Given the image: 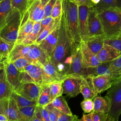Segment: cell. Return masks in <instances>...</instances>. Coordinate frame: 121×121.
<instances>
[{"instance_id":"6da1fadb","label":"cell","mask_w":121,"mask_h":121,"mask_svg":"<svg viewBox=\"0 0 121 121\" xmlns=\"http://www.w3.org/2000/svg\"><path fill=\"white\" fill-rule=\"evenodd\" d=\"M49 60L59 72L64 76L67 75L71 63L72 56L70 42L62 11L60 21L57 41Z\"/></svg>"},{"instance_id":"7a4b0ae2","label":"cell","mask_w":121,"mask_h":121,"mask_svg":"<svg viewBox=\"0 0 121 121\" xmlns=\"http://www.w3.org/2000/svg\"><path fill=\"white\" fill-rule=\"evenodd\" d=\"M62 11L64 14L66 28L71 44V54L80 47L78 6L69 0H62Z\"/></svg>"},{"instance_id":"3957f363","label":"cell","mask_w":121,"mask_h":121,"mask_svg":"<svg viewBox=\"0 0 121 121\" xmlns=\"http://www.w3.org/2000/svg\"><path fill=\"white\" fill-rule=\"evenodd\" d=\"M22 19L20 11L16 9L12 8L3 26L0 29V36L8 42L15 44Z\"/></svg>"},{"instance_id":"277c9868","label":"cell","mask_w":121,"mask_h":121,"mask_svg":"<svg viewBox=\"0 0 121 121\" xmlns=\"http://www.w3.org/2000/svg\"><path fill=\"white\" fill-rule=\"evenodd\" d=\"M98 14L104 35L110 38L121 32V18L115 9H109Z\"/></svg>"},{"instance_id":"5b68a950","label":"cell","mask_w":121,"mask_h":121,"mask_svg":"<svg viewBox=\"0 0 121 121\" xmlns=\"http://www.w3.org/2000/svg\"><path fill=\"white\" fill-rule=\"evenodd\" d=\"M105 95L110 99L111 107L105 121H118L121 114V76L113 80Z\"/></svg>"},{"instance_id":"8992f818","label":"cell","mask_w":121,"mask_h":121,"mask_svg":"<svg viewBox=\"0 0 121 121\" xmlns=\"http://www.w3.org/2000/svg\"><path fill=\"white\" fill-rule=\"evenodd\" d=\"M0 113L5 115L9 121H20L19 110L11 95L0 99Z\"/></svg>"},{"instance_id":"52a82bcc","label":"cell","mask_w":121,"mask_h":121,"mask_svg":"<svg viewBox=\"0 0 121 121\" xmlns=\"http://www.w3.org/2000/svg\"><path fill=\"white\" fill-rule=\"evenodd\" d=\"M82 76L67 75L63 80V94L74 97L80 93V85Z\"/></svg>"},{"instance_id":"ba28073f","label":"cell","mask_w":121,"mask_h":121,"mask_svg":"<svg viewBox=\"0 0 121 121\" xmlns=\"http://www.w3.org/2000/svg\"><path fill=\"white\" fill-rule=\"evenodd\" d=\"M42 90V87L35 82L21 84L14 92L28 100L37 101Z\"/></svg>"},{"instance_id":"9c48e42d","label":"cell","mask_w":121,"mask_h":121,"mask_svg":"<svg viewBox=\"0 0 121 121\" xmlns=\"http://www.w3.org/2000/svg\"><path fill=\"white\" fill-rule=\"evenodd\" d=\"M88 37L104 35L98 14L93 7L89 8L88 14Z\"/></svg>"},{"instance_id":"30bf717a","label":"cell","mask_w":121,"mask_h":121,"mask_svg":"<svg viewBox=\"0 0 121 121\" xmlns=\"http://www.w3.org/2000/svg\"><path fill=\"white\" fill-rule=\"evenodd\" d=\"M3 62L6 80L13 91H15L21 85L18 80L19 71L12 62L8 61L5 59Z\"/></svg>"},{"instance_id":"8fae6325","label":"cell","mask_w":121,"mask_h":121,"mask_svg":"<svg viewBox=\"0 0 121 121\" xmlns=\"http://www.w3.org/2000/svg\"><path fill=\"white\" fill-rule=\"evenodd\" d=\"M43 79L45 85H49L55 81H61L67 76L59 72L49 60L43 66Z\"/></svg>"},{"instance_id":"7c38bea8","label":"cell","mask_w":121,"mask_h":121,"mask_svg":"<svg viewBox=\"0 0 121 121\" xmlns=\"http://www.w3.org/2000/svg\"><path fill=\"white\" fill-rule=\"evenodd\" d=\"M26 58L30 63L38 64L41 66H43L50 59L44 51L36 43L32 44Z\"/></svg>"},{"instance_id":"4fadbf2b","label":"cell","mask_w":121,"mask_h":121,"mask_svg":"<svg viewBox=\"0 0 121 121\" xmlns=\"http://www.w3.org/2000/svg\"><path fill=\"white\" fill-rule=\"evenodd\" d=\"M89 8L85 6H78V25L81 41L85 42L88 37V14Z\"/></svg>"},{"instance_id":"5bb4252c","label":"cell","mask_w":121,"mask_h":121,"mask_svg":"<svg viewBox=\"0 0 121 121\" xmlns=\"http://www.w3.org/2000/svg\"><path fill=\"white\" fill-rule=\"evenodd\" d=\"M49 0H34L28 9L29 18L34 22L41 21L44 17V9Z\"/></svg>"},{"instance_id":"9a60e30c","label":"cell","mask_w":121,"mask_h":121,"mask_svg":"<svg viewBox=\"0 0 121 121\" xmlns=\"http://www.w3.org/2000/svg\"><path fill=\"white\" fill-rule=\"evenodd\" d=\"M80 49L84 68L96 67L101 63L96 55L91 51L83 41H81V43Z\"/></svg>"},{"instance_id":"2e32d148","label":"cell","mask_w":121,"mask_h":121,"mask_svg":"<svg viewBox=\"0 0 121 121\" xmlns=\"http://www.w3.org/2000/svg\"><path fill=\"white\" fill-rule=\"evenodd\" d=\"M59 28V25L38 44L49 58L55 48L57 41Z\"/></svg>"},{"instance_id":"e0dca14e","label":"cell","mask_w":121,"mask_h":121,"mask_svg":"<svg viewBox=\"0 0 121 121\" xmlns=\"http://www.w3.org/2000/svg\"><path fill=\"white\" fill-rule=\"evenodd\" d=\"M114 79L109 75H99L92 77L95 92L96 95L110 88Z\"/></svg>"},{"instance_id":"ac0fdd59","label":"cell","mask_w":121,"mask_h":121,"mask_svg":"<svg viewBox=\"0 0 121 121\" xmlns=\"http://www.w3.org/2000/svg\"><path fill=\"white\" fill-rule=\"evenodd\" d=\"M71 56L72 61L67 75H78L82 76L84 67L82 64L80 47L77 49L71 54Z\"/></svg>"},{"instance_id":"d6986e66","label":"cell","mask_w":121,"mask_h":121,"mask_svg":"<svg viewBox=\"0 0 121 121\" xmlns=\"http://www.w3.org/2000/svg\"><path fill=\"white\" fill-rule=\"evenodd\" d=\"M121 53L113 47L104 44L101 50L96 54L101 63L110 62L118 58Z\"/></svg>"},{"instance_id":"ffe728a7","label":"cell","mask_w":121,"mask_h":121,"mask_svg":"<svg viewBox=\"0 0 121 121\" xmlns=\"http://www.w3.org/2000/svg\"><path fill=\"white\" fill-rule=\"evenodd\" d=\"M110 62L101 63L96 67L84 68L82 76L95 77L103 75L110 76L111 71L109 69Z\"/></svg>"},{"instance_id":"44dd1931","label":"cell","mask_w":121,"mask_h":121,"mask_svg":"<svg viewBox=\"0 0 121 121\" xmlns=\"http://www.w3.org/2000/svg\"><path fill=\"white\" fill-rule=\"evenodd\" d=\"M80 93L82 95L84 99H93L97 96L94 89L92 77H82L80 85Z\"/></svg>"},{"instance_id":"7402d4cb","label":"cell","mask_w":121,"mask_h":121,"mask_svg":"<svg viewBox=\"0 0 121 121\" xmlns=\"http://www.w3.org/2000/svg\"><path fill=\"white\" fill-rule=\"evenodd\" d=\"M32 44L25 45L22 43H15L9 56L5 60L9 62H12L20 57H26L30 50Z\"/></svg>"},{"instance_id":"603a6c76","label":"cell","mask_w":121,"mask_h":121,"mask_svg":"<svg viewBox=\"0 0 121 121\" xmlns=\"http://www.w3.org/2000/svg\"><path fill=\"white\" fill-rule=\"evenodd\" d=\"M94 112L107 113L111 107V100L107 96H95L93 100Z\"/></svg>"},{"instance_id":"cb8c5ba5","label":"cell","mask_w":121,"mask_h":121,"mask_svg":"<svg viewBox=\"0 0 121 121\" xmlns=\"http://www.w3.org/2000/svg\"><path fill=\"white\" fill-rule=\"evenodd\" d=\"M105 38L104 35H95L88 37L84 42L90 51L96 55L104 45Z\"/></svg>"},{"instance_id":"d4e9b609","label":"cell","mask_w":121,"mask_h":121,"mask_svg":"<svg viewBox=\"0 0 121 121\" xmlns=\"http://www.w3.org/2000/svg\"><path fill=\"white\" fill-rule=\"evenodd\" d=\"M93 7L97 13L109 9H121V0H100Z\"/></svg>"},{"instance_id":"484cf974","label":"cell","mask_w":121,"mask_h":121,"mask_svg":"<svg viewBox=\"0 0 121 121\" xmlns=\"http://www.w3.org/2000/svg\"><path fill=\"white\" fill-rule=\"evenodd\" d=\"M27 73L30 76L34 82L40 86L42 87L46 86L45 85L43 81L42 66L34 63L31 69L27 72Z\"/></svg>"},{"instance_id":"4316f807","label":"cell","mask_w":121,"mask_h":121,"mask_svg":"<svg viewBox=\"0 0 121 121\" xmlns=\"http://www.w3.org/2000/svg\"><path fill=\"white\" fill-rule=\"evenodd\" d=\"M50 104L60 112L69 115L73 114L65 98L62 95L55 98Z\"/></svg>"},{"instance_id":"83f0119b","label":"cell","mask_w":121,"mask_h":121,"mask_svg":"<svg viewBox=\"0 0 121 121\" xmlns=\"http://www.w3.org/2000/svg\"><path fill=\"white\" fill-rule=\"evenodd\" d=\"M34 24L35 22L31 20L29 18L25 22L21 24L16 43H21L22 41L32 30Z\"/></svg>"},{"instance_id":"f1b7e54d","label":"cell","mask_w":121,"mask_h":121,"mask_svg":"<svg viewBox=\"0 0 121 121\" xmlns=\"http://www.w3.org/2000/svg\"><path fill=\"white\" fill-rule=\"evenodd\" d=\"M12 9L11 0H2L0 2V29L3 26Z\"/></svg>"},{"instance_id":"f546056e","label":"cell","mask_w":121,"mask_h":121,"mask_svg":"<svg viewBox=\"0 0 121 121\" xmlns=\"http://www.w3.org/2000/svg\"><path fill=\"white\" fill-rule=\"evenodd\" d=\"M40 22H35L31 32L22 41L21 43L25 45H31L35 43L38 37V34L40 28Z\"/></svg>"},{"instance_id":"4dcf8cb0","label":"cell","mask_w":121,"mask_h":121,"mask_svg":"<svg viewBox=\"0 0 121 121\" xmlns=\"http://www.w3.org/2000/svg\"><path fill=\"white\" fill-rule=\"evenodd\" d=\"M60 17L61 16L56 18H53L52 21L39 35L36 40V43L38 44L43 39H44L49 34L52 32L53 30L59 25Z\"/></svg>"},{"instance_id":"1f68e13d","label":"cell","mask_w":121,"mask_h":121,"mask_svg":"<svg viewBox=\"0 0 121 121\" xmlns=\"http://www.w3.org/2000/svg\"><path fill=\"white\" fill-rule=\"evenodd\" d=\"M36 104L18 109L20 121H31L34 116Z\"/></svg>"},{"instance_id":"d6a6232c","label":"cell","mask_w":121,"mask_h":121,"mask_svg":"<svg viewBox=\"0 0 121 121\" xmlns=\"http://www.w3.org/2000/svg\"><path fill=\"white\" fill-rule=\"evenodd\" d=\"M34 0H11L13 9H18L23 17L24 14L28 10Z\"/></svg>"},{"instance_id":"836d02e7","label":"cell","mask_w":121,"mask_h":121,"mask_svg":"<svg viewBox=\"0 0 121 121\" xmlns=\"http://www.w3.org/2000/svg\"><path fill=\"white\" fill-rule=\"evenodd\" d=\"M50 103L49 85L42 87V90L37 101V105L41 107H45Z\"/></svg>"},{"instance_id":"e575fe53","label":"cell","mask_w":121,"mask_h":121,"mask_svg":"<svg viewBox=\"0 0 121 121\" xmlns=\"http://www.w3.org/2000/svg\"><path fill=\"white\" fill-rule=\"evenodd\" d=\"M62 81H55L49 84L50 102L63 94L62 87Z\"/></svg>"},{"instance_id":"d590c367","label":"cell","mask_w":121,"mask_h":121,"mask_svg":"<svg viewBox=\"0 0 121 121\" xmlns=\"http://www.w3.org/2000/svg\"><path fill=\"white\" fill-rule=\"evenodd\" d=\"M11 96L16 101L18 109L26 106H32L37 104V101H34L28 100L24 97L16 93L14 91L12 92Z\"/></svg>"},{"instance_id":"8d00e7d4","label":"cell","mask_w":121,"mask_h":121,"mask_svg":"<svg viewBox=\"0 0 121 121\" xmlns=\"http://www.w3.org/2000/svg\"><path fill=\"white\" fill-rule=\"evenodd\" d=\"M15 44L8 42L0 36V54L4 59H7L9 56Z\"/></svg>"},{"instance_id":"74e56055","label":"cell","mask_w":121,"mask_h":121,"mask_svg":"<svg viewBox=\"0 0 121 121\" xmlns=\"http://www.w3.org/2000/svg\"><path fill=\"white\" fill-rule=\"evenodd\" d=\"M13 92L6 78L0 81V99L10 97Z\"/></svg>"},{"instance_id":"f35d334b","label":"cell","mask_w":121,"mask_h":121,"mask_svg":"<svg viewBox=\"0 0 121 121\" xmlns=\"http://www.w3.org/2000/svg\"><path fill=\"white\" fill-rule=\"evenodd\" d=\"M104 43L113 47L121 53V32L115 36L105 38Z\"/></svg>"},{"instance_id":"ab89813d","label":"cell","mask_w":121,"mask_h":121,"mask_svg":"<svg viewBox=\"0 0 121 121\" xmlns=\"http://www.w3.org/2000/svg\"><path fill=\"white\" fill-rule=\"evenodd\" d=\"M35 116L42 121H50L49 113L45 107H41L37 105L35 113Z\"/></svg>"},{"instance_id":"60d3db41","label":"cell","mask_w":121,"mask_h":121,"mask_svg":"<svg viewBox=\"0 0 121 121\" xmlns=\"http://www.w3.org/2000/svg\"><path fill=\"white\" fill-rule=\"evenodd\" d=\"M62 0H56L52 8L51 16L53 18L60 17L62 14Z\"/></svg>"},{"instance_id":"b9f144b4","label":"cell","mask_w":121,"mask_h":121,"mask_svg":"<svg viewBox=\"0 0 121 121\" xmlns=\"http://www.w3.org/2000/svg\"><path fill=\"white\" fill-rule=\"evenodd\" d=\"M11 62L13 63L19 72L24 71L25 67L30 63V62L25 57L19 58Z\"/></svg>"},{"instance_id":"7bdbcfd3","label":"cell","mask_w":121,"mask_h":121,"mask_svg":"<svg viewBox=\"0 0 121 121\" xmlns=\"http://www.w3.org/2000/svg\"><path fill=\"white\" fill-rule=\"evenodd\" d=\"M81 107L85 113H90L94 110V103L93 99H84L81 103Z\"/></svg>"},{"instance_id":"ee69618b","label":"cell","mask_w":121,"mask_h":121,"mask_svg":"<svg viewBox=\"0 0 121 121\" xmlns=\"http://www.w3.org/2000/svg\"><path fill=\"white\" fill-rule=\"evenodd\" d=\"M45 107L48 112L50 121H57L60 112L53 107L50 103Z\"/></svg>"},{"instance_id":"f6af8a7d","label":"cell","mask_w":121,"mask_h":121,"mask_svg":"<svg viewBox=\"0 0 121 121\" xmlns=\"http://www.w3.org/2000/svg\"><path fill=\"white\" fill-rule=\"evenodd\" d=\"M78 116L76 115H69L60 112L57 121H78Z\"/></svg>"},{"instance_id":"bcb514c9","label":"cell","mask_w":121,"mask_h":121,"mask_svg":"<svg viewBox=\"0 0 121 121\" xmlns=\"http://www.w3.org/2000/svg\"><path fill=\"white\" fill-rule=\"evenodd\" d=\"M109 69L111 72L114 70H121V54L116 59L110 62Z\"/></svg>"},{"instance_id":"7dc6e473","label":"cell","mask_w":121,"mask_h":121,"mask_svg":"<svg viewBox=\"0 0 121 121\" xmlns=\"http://www.w3.org/2000/svg\"><path fill=\"white\" fill-rule=\"evenodd\" d=\"M18 80L21 84L28 82H34L30 76L25 71L19 72Z\"/></svg>"},{"instance_id":"c3c4849f","label":"cell","mask_w":121,"mask_h":121,"mask_svg":"<svg viewBox=\"0 0 121 121\" xmlns=\"http://www.w3.org/2000/svg\"><path fill=\"white\" fill-rule=\"evenodd\" d=\"M56 1V0H49L48 3L45 5L44 9V17H50L51 16L52 9Z\"/></svg>"},{"instance_id":"681fc988","label":"cell","mask_w":121,"mask_h":121,"mask_svg":"<svg viewBox=\"0 0 121 121\" xmlns=\"http://www.w3.org/2000/svg\"><path fill=\"white\" fill-rule=\"evenodd\" d=\"M53 18L50 16L46 17H44L40 22V28L38 34L39 35L41 34V33L43 31V30L46 28V27L49 24V23L52 21Z\"/></svg>"},{"instance_id":"f907efd6","label":"cell","mask_w":121,"mask_h":121,"mask_svg":"<svg viewBox=\"0 0 121 121\" xmlns=\"http://www.w3.org/2000/svg\"><path fill=\"white\" fill-rule=\"evenodd\" d=\"M78 6H85L89 8L94 6L91 0H69Z\"/></svg>"},{"instance_id":"816d5d0a","label":"cell","mask_w":121,"mask_h":121,"mask_svg":"<svg viewBox=\"0 0 121 121\" xmlns=\"http://www.w3.org/2000/svg\"><path fill=\"white\" fill-rule=\"evenodd\" d=\"M106 113L99 112H92V118L93 121H105Z\"/></svg>"},{"instance_id":"f5cc1de1","label":"cell","mask_w":121,"mask_h":121,"mask_svg":"<svg viewBox=\"0 0 121 121\" xmlns=\"http://www.w3.org/2000/svg\"><path fill=\"white\" fill-rule=\"evenodd\" d=\"M78 121H93L92 118V112L87 114H83L82 117Z\"/></svg>"},{"instance_id":"db71d44e","label":"cell","mask_w":121,"mask_h":121,"mask_svg":"<svg viewBox=\"0 0 121 121\" xmlns=\"http://www.w3.org/2000/svg\"><path fill=\"white\" fill-rule=\"evenodd\" d=\"M4 67V66H3ZM6 78L5 71L4 67L0 69V81Z\"/></svg>"},{"instance_id":"11a10c76","label":"cell","mask_w":121,"mask_h":121,"mask_svg":"<svg viewBox=\"0 0 121 121\" xmlns=\"http://www.w3.org/2000/svg\"><path fill=\"white\" fill-rule=\"evenodd\" d=\"M0 121H9L5 115L0 113Z\"/></svg>"},{"instance_id":"9f6ffc18","label":"cell","mask_w":121,"mask_h":121,"mask_svg":"<svg viewBox=\"0 0 121 121\" xmlns=\"http://www.w3.org/2000/svg\"><path fill=\"white\" fill-rule=\"evenodd\" d=\"M91 0L92 2L93 3V4L94 5V6L96 5L97 4H98L99 2V1H100V0Z\"/></svg>"},{"instance_id":"6f0895ef","label":"cell","mask_w":121,"mask_h":121,"mask_svg":"<svg viewBox=\"0 0 121 121\" xmlns=\"http://www.w3.org/2000/svg\"><path fill=\"white\" fill-rule=\"evenodd\" d=\"M114 9L116 10L117 12L118 13V14H119V15L120 16V17L121 18V9Z\"/></svg>"},{"instance_id":"680465c9","label":"cell","mask_w":121,"mask_h":121,"mask_svg":"<svg viewBox=\"0 0 121 121\" xmlns=\"http://www.w3.org/2000/svg\"><path fill=\"white\" fill-rule=\"evenodd\" d=\"M31 121H42L41 120L39 119L38 118H37V117H36L35 116H34L33 118H32Z\"/></svg>"},{"instance_id":"91938a15","label":"cell","mask_w":121,"mask_h":121,"mask_svg":"<svg viewBox=\"0 0 121 121\" xmlns=\"http://www.w3.org/2000/svg\"><path fill=\"white\" fill-rule=\"evenodd\" d=\"M3 60L0 62V69L2 68L4 66V62H3Z\"/></svg>"},{"instance_id":"94428289","label":"cell","mask_w":121,"mask_h":121,"mask_svg":"<svg viewBox=\"0 0 121 121\" xmlns=\"http://www.w3.org/2000/svg\"><path fill=\"white\" fill-rule=\"evenodd\" d=\"M5 59H4V58H3V57L0 54V62L3 61V60H5Z\"/></svg>"},{"instance_id":"6125c7cd","label":"cell","mask_w":121,"mask_h":121,"mask_svg":"<svg viewBox=\"0 0 121 121\" xmlns=\"http://www.w3.org/2000/svg\"><path fill=\"white\" fill-rule=\"evenodd\" d=\"M2 0H0V2L1 1H2Z\"/></svg>"}]
</instances>
